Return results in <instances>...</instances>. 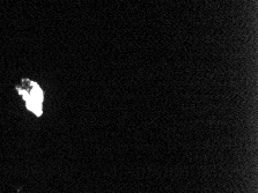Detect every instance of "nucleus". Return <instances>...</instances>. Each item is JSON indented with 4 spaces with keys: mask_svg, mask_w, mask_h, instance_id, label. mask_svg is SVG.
I'll return each mask as SVG.
<instances>
[{
    "mask_svg": "<svg viewBox=\"0 0 258 193\" xmlns=\"http://www.w3.org/2000/svg\"><path fill=\"white\" fill-rule=\"evenodd\" d=\"M19 95L22 97L28 111L36 117H42L44 106V90L41 86L30 79H22L20 84L15 86Z\"/></svg>",
    "mask_w": 258,
    "mask_h": 193,
    "instance_id": "f257e3e1",
    "label": "nucleus"
}]
</instances>
